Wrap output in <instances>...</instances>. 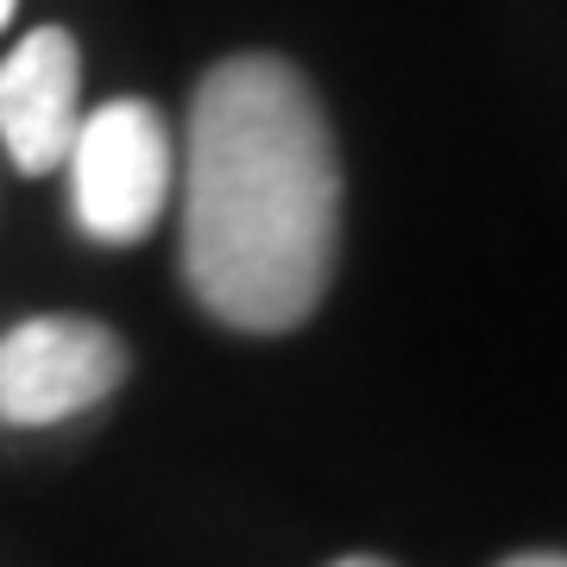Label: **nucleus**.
Segmentation results:
<instances>
[{"instance_id": "1", "label": "nucleus", "mask_w": 567, "mask_h": 567, "mask_svg": "<svg viewBox=\"0 0 567 567\" xmlns=\"http://www.w3.org/2000/svg\"><path fill=\"white\" fill-rule=\"evenodd\" d=\"M177 183L189 297L240 334L309 322L341 246V158L303 70L265 51L215 63Z\"/></svg>"}, {"instance_id": "2", "label": "nucleus", "mask_w": 567, "mask_h": 567, "mask_svg": "<svg viewBox=\"0 0 567 567\" xmlns=\"http://www.w3.org/2000/svg\"><path fill=\"white\" fill-rule=\"evenodd\" d=\"M70 164V215L89 240L133 246L158 227L171 189H177V140L152 102H102L76 121V140L63 152Z\"/></svg>"}, {"instance_id": "3", "label": "nucleus", "mask_w": 567, "mask_h": 567, "mask_svg": "<svg viewBox=\"0 0 567 567\" xmlns=\"http://www.w3.org/2000/svg\"><path fill=\"white\" fill-rule=\"evenodd\" d=\"M126 379V341L95 316H32L0 334V423L51 429L107 404Z\"/></svg>"}, {"instance_id": "4", "label": "nucleus", "mask_w": 567, "mask_h": 567, "mask_svg": "<svg viewBox=\"0 0 567 567\" xmlns=\"http://www.w3.org/2000/svg\"><path fill=\"white\" fill-rule=\"evenodd\" d=\"M82 121V51L63 25L25 32L0 58V145L25 177L58 171Z\"/></svg>"}, {"instance_id": "5", "label": "nucleus", "mask_w": 567, "mask_h": 567, "mask_svg": "<svg viewBox=\"0 0 567 567\" xmlns=\"http://www.w3.org/2000/svg\"><path fill=\"white\" fill-rule=\"evenodd\" d=\"M498 567H567L561 555H543V548H529V555H511V561H498Z\"/></svg>"}, {"instance_id": "6", "label": "nucleus", "mask_w": 567, "mask_h": 567, "mask_svg": "<svg viewBox=\"0 0 567 567\" xmlns=\"http://www.w3.org/2000/svg\"><path fill=\"white\" fill-rule=\"evenodd\" d=\"M334 567H391V561H379V555H341Z\"/></svg>"}, {"instance_id": "7", "label": "nucleus", "mask_w": 567, "mask_h": 567, "mask_svg": "<svg viewBox=\"0 0 567 567\" xmlns=\"http://www.w3.org/2000/svg\"><path fill=\"white\" fill-rule=\"evenodd\" d=\"M13 13H20V0H0V25L13 20Z\"/></svg>"}]
</instances>
